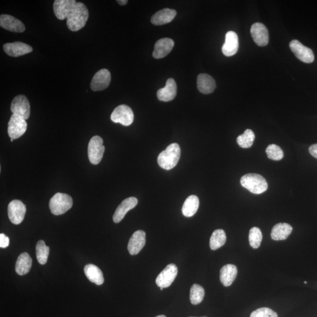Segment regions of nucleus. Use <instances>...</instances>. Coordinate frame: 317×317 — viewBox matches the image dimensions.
Segmentation results:
<instances>
[{
	"label": "nucleus",
	"mask_w": 317,
	"mask_h": 317,
	"mask_svg": "<svg viewBox=\"0 0 317 317\" xmlns=\"http://www.w3.org/2000/svg\"><path fill=\"white\" fill-rule=\"evenodd\" d=\"M88 18L87 7L83 3L78 2L66 19V25L70 31H78L84 27Z\"/></svg>",
	"instance_id": "f257e3e1"
},
{
	"label": "nucleus",
	"mask_w": 317,
	"mask_h": 317,
	"mask_svg": "<svg viewBox=\"0 0 317 317\" xmlns=\"http://www.w3.org/2000/svg\"><path fill=\"white\" fill-rule=\"evenodd\" d=\"M181 148L178 143H172L164 151L160 153L158 158V164L163 169L171 170L178 164L181 157Z\"/></svg>",
	"instance_id": "f03ea898"
},
{
	"label": "nucleus",
	"mask_w": 317,
	"mask_h": 317,
	"mask_svg": "<svg viewBox=\"0 0 317 317\" xmlns=\"http://www.w3.org/2000/svg\"><path fill=\"white\" fill-rule=\"evenodd\" d=\"M242 186L253 194L259 195L268 189V183L264 177L257 173H248L242 177Z\"/></svg>",
	"instance_id": "7ed1b4c3"
},
{
	"label": "nucleus",
	"mask_w": 317,
	"mask_h": 317,
	"mask_svg": "<svg viewBox=\"0 0 317 317\" xmlns=\"http://www.w3.org/2000/svg\"><path fill=\"white\" fill-rule=\"evenodd\" d=\"M73 200L71 196L65 193H57L50 199L49 207L53 215L64 214L71 209Z\"/></svg>",
	"instance_id": "20e7f679"
},
{
	"label": "nucleus",
	"mask_w": 317,
	"mask_h": 317,
	"mask_svg": "<svg viewBox=\"0 0 317 317\" xmlns=\"http://www.w3.org/2000/svg\"><path fill=\"white\" fill-rule=\"evenodd\" d=\"M105 146L103 145L101 137L95 136L90 140L88 147V154L90 162L98 165L102 161Z\"/></svg>",
	"instance_id": "39448f33"
},
{
	"label": "nucleus",
	"mask_w": 317,
	"mask_h": 317,
	"mask_svg": "<svg viewBox=\"0 0 317 317\" xmlns=\"http://www.w3.org/2000/svg\"><path fill=\"white\" fill-rule=\"evenodd\" d=\"M112 121L121 123L123 126L131 125L134 120V114L129 106L121 105L117 106L111 115Z\"/></svg>",
	"instance_id": "423d86ee"
},
{
	"label": "nucleus",
	"mask_w": 317,
	"mask_h": 317,
	"mask_svg": "<svg viewBox=\"0 0 317 317\" xmlns=\"http://www.w3.org/2000/svg\"><path fill=\"white\" fill-rule=\"evenodd\" d=\"M11 111L13 115L28 119L30 115V104L27 98L23 95L15 96L11 102Z\"/></svg>",
	"instance_id": "0eeeda50"
},
{
	"label": "nucleus",
	"mask_w": 317,
	"mask_h": 317,
	"mask_svg": "<svg viewBox=\"0 0 317 317\" xmlns=\"http://www.w3.org/2000/svg\"><path fill=\"white\" fill-rule=\"evenodd\" d=\"M27 129L26 120L12 115L8 124V133L10 138L16 139L24 134Z\"/></svg>",
	"instance_id": "6e6552de"
},
{
	"label": "nucleus",
	"mask_w": 317,
	"mask_h": 317,
	"mask_svg": "<svg viewBox=\"0 0 317 317\" xmlns=\"http://www.w3.org/2000/svg\"><path fill=\"white\" fill-rule=\"evenodd\" d=\"M178 268L174 264H170L159 274L156 279L157 286L160 288H168L171 286L178 275Z\"/></svg>",
	"instance_id": "1a4fd4ad"
},
{
	"label": "nucleus",
	"mask_w": 317,
	"mask_h": 317,
	"mask_svg": "<svg viewBox=\"0 0 317 317\" xmlns=\"http://www.w3.org/2000/svg\"><path fill=\"white\" fill-rule=\"evenodd\" d=\"M26 213V207L18 200H12L8 206V215L13 224L18 225L23 221Z\"/></svg>",
	"instance_id": "9d476101"
},
{
	"label": "nucleus",
	"mask_w": 317,
	"mask_h": 317,
	"mask_svg": "<svg viewBox=\"0 0 317 317\" xmlns=\"http://www.w3.org/2000/svg\"><path fill=\"white\" fill-rule=\"evenodd\" d=\"M290 48L297 58L305 63H312L315 60V55L312 50L303 45L297 39H294L290 43Z\"/></svg>",
	"instance_id": "9b49d317"
},
{
	"label": "nucleus",
	"mask_w": 317,
	"mask_h": 317,
	"mask_svg": "<svg viewBox=\"0 0 317 317\" xmlns=\"http://www.w3.org/2000/svg\"><path fill=\"white\" fill-rule=\"evenodd\" d=\"M111 81V73L106 69L96 72L92 79L91 88L93 91H101L107 88Z\"/></svg>",
	"instance_id": "f8f14e48"
},
{
	"label": "nucleus",
	"mask_w": 317,
	"mask_h": 317,
	"mask_svg": "<svg viewBox=\"0 0 317 317\" xmlns=\"http://www.w3.org/2000/svg\"><path fill=\"white\" fill-rule=\"evenodd\" d=\"M76 2L75 0H55L53 9L56 17L60 20L67 19Z\"/></svg>",
	"instance_id": "ddd939ff"
},
{
	"label": "nucleus",
	"mask_w": 317,
	"mask_h": 317,
	"mask_svg": "<svg viewBox=\"0 0 317 317\" xmlns=\"http://www.w3.org/2000/svg\"><path fill=\"white\" fill-rule=\"evenodd\" d=\"M252 38L257 45L265 46L269 44V31L266 26L262 23L256 22L250 29Z\"/></svg>",
	"instance_id": "4468645a"
},
{
	"label": "nucleus",
	"mask_w": 317,
	"mask_h": 317,
	"mask_svg": "<svg viewBox=\"0 0 317 317\" xmlns=\"http://www.w3.org/2000/svg\"><path fill=\"white\" fill-rule=\"evenodd\" d=\"M3 49L6 54L12 57H18L32 51L31 46L22 42L7 43L3 45Z\"/></svg>",
	"instance_id": "2eb2a0df"
},
{
	"label": "nucleus",
	"mask_w": 317,
	"mask_h": 317,
	"mask_svg": "<svg viewBox=\"0 0 317 317\" xmlns=\"http://www.w3.org/2000/svg\"><path fill=\"white\" fill-rule=\"evenodd\" d=\"M145 232L143 230H138L135 232L128 243V250L130 255L132 256L138 255L145 246Z\"/></svg>",
	"instance_id": "dca6fc26"
},
{
	"label": "nucleus",
	"mask_w": 317,
	"mask_h": 317,
	"mask_svg": "<svg viewBox=\"0 0 317 317\" xmlns=\"http://www.w3.org/2000/svg\"><path fill=\"white\" fill-rule=\"evenodd\" d=\"M0 26L7 31L14 32H23L25 30L24 24L20 20L6 14L0 16Z\"/></svg>",
	"instance_id": "f3484780"
},
{
	"label": "nucleus",
	"mask_w": 317,
	"mask_h": 317,
	"mask_svg": "<svg viewBox=\"0 0 317 317\" xmlns=\"http://www.w3.org/2000/svg\"><path fill=\"white\" fill-rule=\"evenodd\" d=\"M138 199L135 197H130L124 200L120 204L116 209L114 215L113 216V220L115 223L121 222L129 210L135 208L138 205Z\"/></svg>",
	"instance_id": "a211bd4d"
},
{
	"label": "nucleus",
	"mask_w": 317,
	"mask_h": 317,
	"mask_svg": "<svg viewBox=\"0 0 317 317\" xmlns=\"http://www.w3.org/2000/svg\"><path fill=\"white\" fill-rule=\"evenodd\" d=\"M239 49V38L238 35L234 31L227 32L225 42L222 46L223 54L226 56L234 55L238 52Z\"/></svg>",
	"instance_id": "6ab92c4d"
},
{
	"label": "nucleus",
	"mask_w": 317,
	"mask_h": 317,
	"mask_svg": "<svg viewBox=\"0 0 317 317\" xmlns=\"http://www.w3.org/2000/svg\"><path fill=\"white\" fill-rule=\"evenodd\" d=\"M174 46V41L171 38H162L156 42L153 56L156 59L165 57L172 51Z\"/></svg>",
	"instance_id": "aec40b11"
},
{
	"label": "nucleus",
	"mask_w": 317,
	"mask_h": 317,
	"mask_svg": "<svg viewBox=\"0 0 317 317\" xmlns=\"http://www.w3.org/2000/svg\"><path fill=\"white\" fill-rule=\"evenodd\" d=\"M177 94V85L173 78L167 80L164 88L160 89L157 92V96L160 101L163 102L171 101L174 99Z\"/></svg>",
	"instance_id": "412c9836"
},
{
	"label": "nucleus",
	"mask_w": 317,
	"mask_h": 317,
	"mask_svg": "<svg viewBox=\"0 0 317 317\" xmlns=\"http://www.w3.org/2000/svg\"><path fill=\"white\" fill-rule=\"evenodd\" d=\"M176 14V10L173 9L165 8L160 10L152 16L151 22L155 25L168 24L174 19Z\"/></svg>",
	"instance_id": "4be33fe9"
},
{
	"label": "nucleus",
	"mask_w": 317,
	"mask_h": 317,
	"mask_svg": "<svg viewBox=\"0 0 317 317\" xmlns=\"http://www.w3.org/2000/svg\"><path fill=\"white\" fill-rule=\"evenodd\" d=\"M199 91L204 94H209L215 91L216 82L211 76L206 73H200L197 78Z\"/></svg>",
	"instance_id": "5701e85b"
},
{
	"label": "nucleus",
	"mask_w": 317,
	"mask_h": 317,
	"mask_svg": "<svg viewBox=\"0 0 317 317\" xmlns=\"http://www.w3.org/2000/svg\"><path fill=\"white\" fill-rule=\"evenodd\" d=\"M238 275V268L235 265H226L220 270V279L222 285L229 287L232 285Z\"/></svg>",
	"instance_id": "b1692460"
},
{
	"label": "nucleus",
	"mask_w": 317,
	"mask_h": 317,
	"mask_svg": "<svg viewBox=\"0 0 317 317\" xmlns=\"http://www.w3.org/2000/svg\"><path fill=\"white\" fill-rule=\"evenodd\" d=\"M293 228L288 223H280L273 227L272 230L271 237L272 239L279 241L285 240L291 235Z\"/></svg>",
	"instance_id": "393cba45"
},
{
	"label": "nucleus",
	"mask_w": 317,
	"mask_h": 317,
	"mask_svg": "<svg viewBox=\"0 0 317 317\" xmlns=\"http://www.w3.org/2000/svg\"><path fill=\"white\" fill-rule=\"evenodd\" d=\"M84 273L89 281L95 283L96 285H102L104 282V278H103V273L101 269L95 265L89 264V265L85 266Z\"/></svg>",
	"instance_id": "a878e982"
},
{
	"label": "nucleus",
	"mask_w": 317,
	"mask_h": 317,
	"mask_svg": "<svg viewBox=\"0 0 317 317\" xmlns=\"http://www.w3.org/2000/svg\"><path fill=\"white\" fill-rule=\"evenodd\" d=\"M32 259L27 253L20 255L16 262L15 272L18 275L23 276L27 274L31 270Z\"/></svg>",
	"instance_id": "bb28decb"
},
{
	"label": "nucleus",
	"mask_w": 317,
	"mask_h": 317,
	"mask_svg": "<svg viewBox=\"0 0 317 317\" xmlns=\"http://www.w3.org/2000/svg\"><path fill=\"white\" fill-rule=\"evenodd\" d=\"M199 199L198 196L191 195L185 200L182 207L183 215L188 218L194 216L199 209Z\"/></svg>",
	"instance_id": "cd10ccee"
},
{
	"label": "nucleus",
	"mask_w": 317,
	"mask_h": 317,
	"mask_svg": "<svg viewBox=\"0 0 317 317\" xmlns=\"http://www.w3.org/2000/svg\"><path fill=\"white\" fill-rule=\"evenodd\" d=\"M226 242V235L224 230L218 229L212 233L210 239V248L212 250H218L224 246Z\"/></svg>",
	"instance_id": "c85d7f7f"
},
{
	"label": "nucleus",
	"mask_w": 317,
	"mask_h": 317,
	"mask_svg": "<svg viewBox=\"0 0 317 317\" xmlns=\"http://www.w3.org/2000/svg\"><path fill=\"white\" fill-rule=\"evenodd\" d=\"M255 135L251 129H246L243 134L239 135L237 138V142L242 148L248 149L253 144Z\"/></svg>",
	"instance_id": "c756f323"
},
{
	"label": "nucleus",
	"mask_w": 317,
	"mask_h": 317,
	"mask_svg": "<svg viewBox=\"0 0 317 317\" xmlns=\"http://www.w3.org/2000/svg\"><path fill=\"white\" fill-rule=\"evenodd\" d=\"M205 292L201 286L195 284L192 286L190 292V300L193 305H198L204 299Z\"/></svg>",
	"instance_id": "7c9ffc66"
},
{
	"label": "nucleus",
	"mask_w": 317,
	"mask_h": 317,
	"mask_svg": "<svg viewBox=\"0 0 317 317\" xmlns=\"http://www.w3.org/2000/svg\"><path fill=\"white\" fill-rule=\"evenodd\" d=\"M49 253V248L45 245L44 241L39 240L36 246V255L38 262L41 265L47 262Z\"/></svg>",
	"instance_id": "2f4dec72"
},
{
	"label": "nucleus",
	"mask_w": 317,
	"mask_h": 317,
	"mask_svg": "<svg viewBox=\"0 0 317 317\" xmlns=\"http://www.w3.org/2000/svg\"><path fill=\"white\" fill-rule=\"evenodd\" d=\"M250 245L253 249H258L261 245L263 239V235L261 230L256 227H254L250 230L249 232Z\"/></svg>",
	"instance_id": "473e14b6"
},
{
	"label": "nucleus",
	"mask_w": 317,
	"mask_h": 317,
	"mask_svg": "<svg viewBox=\"0 0 317 317\" xmlns=\"http://www.w3.org/2000/svg\"><path fill=\"white\" fill-rule=\"evenodd\" d=\"M267 155L273 161H280L283 158L284 152L280 146L275 144H271L266 148Z\"/></svg>",
	"instance_id": "72a5a7b5"
},
{
	"label": "nucleus",
	"mask_w": 317,
	"mask_h": 317,
	"mask_svg": "<svg viewBox=\"0 0 317 317\" xmlns=\"http://www.w3.org/2000/svg\"><path fill=\"white\" fill-rule=\"evenodd\" d=\"M250 317H278V314L269 308H263L255 310Z\"/></svg>",
	"instance_id": "f704fd0d"
},
{
	"label": "nucleus",
	"mask_w": 317,
	"mask_h": 317,
	"mask_svg": "<svg viewBox=\"0 0 317 317\" xmlns=\"http://www.w3.org/2000/svg\"><path fill=\"white\" fill-rule=\"evenodd\" d=\"M9 244V239L7 236L3 233L0 234V248L5 249L7 248Z\"/></svg>",
	"instance_id": "c9c22d12"
},
{
	"label": "nucleus",
	"mask_w": 317,
	"mask_h": 317,
	"mask_svg": "<svg viewBox=\"0 0 317 317\" xmlns=\"http://www.w3.org/2000/svg\"><path fill=\"white\" fill-rule=\"evenodd\" d=\"M309 152L315 158L317 159V143L314 144L310 147Z\"/></svg>",
	"instance_id": "e433bc0d"
},
{
	"label": "nucleus",
	"mask_w": 317,
	"mask_h": 317,
	"mask_svg": "<svg viewBox=\"0 0 317 317\" xmlns=\"http://www.w3.org/2000/svg\"><path fill=\"white\" fill-rule=\"evenodd\" d=\"M116 2H117L119 5H125L127 4V3L128 2V0H118Z\"/></svg>",
	"instance_id": "4c0bfd02"
},
{
	"label": "nucleus",
	"mask_w": 317,
	"mask_h": 317,
	"mask_svg": "<svg viewBox=\"0 0 317 317\" xmlns=\"http://www.w3.org/2000/svg\"><path fill=\"white\" fill-rule=\"evenodd\" d=\"M156 317H166L165 316H164V315H160V316H157Z\"/></svg>",
	"instance_id": "58836bf2"
},
{
	"label": "nucleus",
	"mask_w": 317,
	"mask_h": 317,
	"mask_svg": "<svg viewBox=\"0 0 317 317\" xmlns=\"http://www.w3.org/2000/svg\"><path fill=\"white\" fill-rule=\"evenodd\" d=\"M13 141H14V139H11V142H13Z\"/></svg>",
	"instance_id": "ea45409f"
},
{
	"label": "nucleus",
	"mask_w": 317,
	"mask_h": 317,
	"mask_svg": "<svg viewBox=\"0 0 317 317\" xmlns=\"http://www.w3.org/2000/svg\"><path fill=\"white\" fill-rule=\"evenodd\" d=\"M160 289H161V290H163V288H160Z\"/></svg>",
	"instance_id": "a19ab883"
},
{
	"label": "nucleus",
	"mask_w": 317,
	"mask_h": 317,
	"mask_svg": "<svg viewBox=\"0 0 317 317\" xmlns=\"http://www.w3.org/2000/svg\"><path fill=\"white\" fill-rule=\"evenodd\" d=\"M305 284H307V283H307V282H305Z\"/></svg>",
	"instance_id": "79ce46f5"
},
{
	"label": "nucleus",
	"mask_w": 317,
	"mask_h": 317,
	"mask_svg": "<svg viewBox=\"0 0 317 317\" xmlns=\"http://www.w3.org/2000/svg\"></svg>",
	"instance_id": "37998d69"
}]
</instances>
